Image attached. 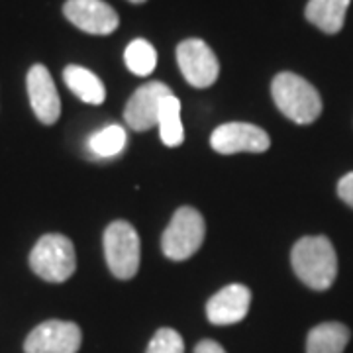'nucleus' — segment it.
Here are the masks:
<instances>
[{
  "instance_id": "nucleus-1",
  "label": "nucleus",
  "mask_w": 353,
  "mask_h": 353,
  "mask_svg": "<svg viewBox=\"0 0 353 353\" xmlns=\"http://www.w3.org/2000/svg\"><path fill=\"white\" fill-rule=\"evenodd\" d=\"M290 263L296 277L314 290L330 289L338 275L336 250L324 236H308L296 241L290 253Z\"/></svg>"
},
{
  "instance_id": "nucleus-2",
  "label": "nucleus",
  "mask_w": 353,
  "mask_h": 353,
  "mask_svg": "<svg viewBox=\"0 0 353 353\" xmlns=\"http://www.w3.org/2000/svg\"><path fill=\"white\" fill-rule=\"evenodd\" d=\"M277 108L294 124H312L322 112V99L306 79L296 73H279L271 83Z\"/></svg>"
},
{
  "instance_id": "nucleus-3",
  "label": "nucleus",
  "mask_w": 353,
  "mask_h": 353,
  "mask_svg": "<svg viewBox=\"0 0 353 353\" xmlns=\"http://www.w3.org/2000/svg\"><path fill=\"white\" fill-rule=\"evenodd\" d=\"M30 267L48 283H63L77 269L73 241L63 234H48L39 238L30 253Z\"/></svg>"
},
{
  "instance_id": "nucleus-4",
  "label": "nucleus",
  "mask_w": 353,
  "mask_h": 353,
  "mask_svg": "<svg viewBox=\"0 0 353 353\" xmlns=\"http://www.w3.org/2000/svg\"><path fill=\"white\" fill-rule=\"evenodd\" d=\"M206 236L204 218L190 206H183L171 218L161 238V250L173 261H185L190 255L199 252Z\"/></svg>"
},
{
  "instance_id": "nucleus-5",
  "label": "nucleus",
  "mask_w": 353,
  "mask_h": 353,
  "mask_svg": "<svg viewBox=\"0 0 353 353\" xmlns=\"http://www.w3.org/2000/svg\"><path fill=\"white\" fill-rule=\"evenodd\" d=\"M104 257L116 279L128 281L139 269L141 243L138 232L124 220H116L104 232Z\"/></svg>"
},
{
  "instance_id": "nucleus-6",
  "label": "nucleus",
  "mask_w": 353,
  "mask_h": 353,
  "mask_svg": "<svg viewBox=\"0 0 353 353\" xmlns=\"http://www.w3.org/2000/svg\"><path fill=\"white\" fill-rule=\"evenodd\" d=\"M176 63L187 83L196 88L214 85L220 75V63L214 51L202 39H185L176 48Z\"/></svg>"
},
{
  "instance_id": "nucleus-7",
  "label": "nucleus",
  "mask_w": 353,
  "mask_h": 353,
  "mask_svg": "<svg viewBox=\"0 0 353 353\" xmlns=\"http://www.w3.org/2000/svg\"><path fill=\"white\" fill-rule=\"evenodd\" d=\"M81 328L73 322L48 320L26 338V353H77L81 347Z\"/></svg>"
},
{
  "instance_id": "nucleus-8",
  "label": "nucleus",
  "mask_w": 353,
  "mask_h": 353,
  "mask_svg": "<svg viewBox=\"0 0 353 353\" xmlns=\"http://www.w3.org/2000/svg\"><path fill=\"white\" fill-rule=\"evenodd\" d=\"M212 150L222 155L252 152L263 153L269 150L271 139L261 128L245 124V122H228L218 126L210 136Z\"/></svg>"
},
{
  "instance_id": "nucleus-9",
  "label": "nucleus",
  "mask_w": 353,
  "mask_h": 353,
  "mask_svg": "<svg viewBox=\"0 0 353 353\" xmlns=\"http://www.w3.org/2000/svg\"><path fill=\"white\" fill-rule=\"evenodd\" d=\"M63 14L79 30L94 36L112 34L120 22L116 10L102 0H67Z\"/></svg>"
},
{
  "instance_id": "nucleus-10",
  "label": "nucleus",
  "mask_w": 353,
  "mask_h": 353,
  "mask_svg": "<svg viewBox=\"0 0 353 353\" xmlns=\"http://www.w3.org/2000/svg\"><path fill=\"white\" fill-rule=\"evenodd\" d=\"M173 94L171 88L165 83L153 81L145 83L132 94V99L128 101L124 108V120L132 130L136 132H145L157 124V116H159V106L165 97Z\"/></svg>"
},
{
  "instance_id": "nucleus-11",
  "label": "nucleus",
  "mask_w": 353,
  "mask_h": 353,
  "mask_svg": "<svg viewBox=\"0 0 353 353\" xmlns=\"http://www.w3.org/2000/svg\"><path fill=\"white\" fill-rule=\"evenodd\" d=\"M28 97L34 108V114L41 124L51 126L61 116V101L57 94V88L53 83V77L46 65H34L28 71Z\"/></svg>"
},
{
  "instance_id": "nucleus-12",
  "label": "nucleus",
  "mask_w": 353,
  "mask_h": 353,
  "mask_svg": "<svg viewBox=\"0 0 353 353\" xmlns=\"http://www.w3.org/2000/svg\"><path fill=\"white\" fill-rule=\"evenodd\" d=\"M252 304V290L245 285L234 283L218 290L206 304V316L216 326H230L241 322Z\"/></svg>"
},
{
  "instance_id": "nucleus-13",
  "label": "nucleus",
  "mask_w": 353,
  "mask_h": 353,
  "mask_svg": "<svg viewBox=\"0 0 353 353\" xmlns=\"http://www.w3.org/2000/svg\"><path fill=\"white\" fill-rule=\"evenodd\" d=\"M352 0H310L306 4V20L316 28H320L324 34H338Z\"/></svg>"
},
{
  "instance_id": "nucleus-14",
  "label": "nucleus",
  "mask_w": 353,
  "mask_h": 353,
  "mask_svg": "<svg viewBox=\"0 0 353 353\" xmlns=\"http://www.w3.org/2000/svg\"><path fill=\"white\" fill-rule=\"evenodd\" d=\"M350 341V328L340 322H324L308 332L306 353H343Z\"/></svg>"
},
{
  "instance_id": "nucleus-15",
  "label": "nucleus",
  "mask_w": 353,
  "mask_h": 353,
  "mask_svg": "<svg viewBox=\"0 0 353 353\" xmlns=\"http://www.w3.org/2000/svg\"><path fill=\"white\" fill-rule=\"evenodd\" d=\"M63 79L65 85L69 87V90L75 94L77 99H81L87 104L104 102V97H106L104 85L92 71H88L85 67H79V65H69V67H65Z\"/></svg>"
},
{
  "instance_id": "nucleus-16",
  "label": "nucleus",
  "mask_w": 353,
  "mask_h": 353,
  "mask_svg": "<svg viewBox=\"0 0 353 353\" xmlns=\"http://www.w3.org/2000/svg\"><path fill=\"white\" fill-rule=\"evenodd\" d=\"M157 126H159L161 141L167 148H176L183 143L185 132H183V122H181V102L175 94H169L161 101Z\"/></svg>"
},
{
  "instance_id": "nucleus-17",
  "label": "nucleus",
  "mask_w": 353,
  "mask_h": 353,
  "mask_svg": "<svg viewBox=\"0 0 353 353\" xmlns=\"http://www.w3.org/2000/svg\"><path fill=\"white\" fill-rule=\"evenodd\" d=\"M124 61L134 75L148 77L157 67V51L148 39H134L124 51Z\"/></svg>"
},
{
  "instance_id": "nucleus-18",
  "label": "nucleus",
  "mask_w": 353,
  "mask_h": 353,
  "mask_svg": "<svg viewBox=\"0 0 353 353\" xmlns=\"http://www.w3.org/2000/svg\"><path fill=\"white\" fill-rule=\"evenodd\" d=\"M126 130L118 126V124L102 128L88 139V148L97 157H114V155H118V153L126 150Z\"/></svg>"
},
{
  "instance_id": "nucleus-19",
  "label": "nucleus",
  "mask_w": 353,
  "mask_h": 353,
  "mask_svg": "<svg viewBox=\"0 0 353 353\" xmlns=\"http://www.w3.org/2000/svg\"><path fill=\"white\" fill-rule=\"evenodd\" d=\"M145 353H185V343L179 332L173 328H161L155 332Z\"/></svg>"
},
{
  "instance_id": "nucleus-20",
  "label": "nucleus",
  "mask_w": 353,
  "mask_h": 353,
  "mask_svg": "<svg viewBox=\"0 0 353 353\" xmlns=\"http://www.w3.org/2000/svg\"><path fill=\"white\" fill-rule=\"evenodd\" d=\"M338 194H340L341 201L345 202V204H350L353 208V171L340 179V183H338Z\"/></svg>"
},
{
  "instance_id": "nucleus-21",
  "label": "nucleus",
  "mask_w": 353,
  "mask_h": 353,
  "mask_svg": "<svg viewBox=\"0 0 353 353\" xmlns=\"http://www.w3.org/2000/svg\"><path fill=\"white\" fill-rule=\"evenodd\" d=\"M194 353H226V350L214 340H202L196 347Z\"/></svg>"
},
{
  "instance_id": "nucleus-22",
  "label": "nucleus",
  "mask_w": 353,
  "mask_h": 353,
  "mask_svg": "<svg viewBox=\"0 0 353 353\" xmlns=\"http://www.w3.org/2000/svg\"><path fill=\"white\" fill-rule=\"evenodd\" d=\"M130 2H134V4H141V2H145V0H130Z\"/></svg>"
}]
</instances>
